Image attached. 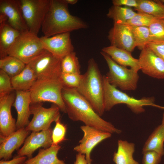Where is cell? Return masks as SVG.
I'll use <instances>...</instances> for the list:
<instances>
[{
    "label": "cell",
    "mask_w": 164,
    "mask_h": 164,
    "mask_svg": "<svg viewBox=\"0 0 164 164\" xmlns=\"http://www.w3.org/2000/svg\"><path fill=\"white\" fill-rule=\"evenodd\" d=\"M26 65L17 58L9 55L0 59V70L5 72L11 78L19 73Z\"/></svg>",
    "instance_id": "28"
},
{
    "label": "cell",
    "mask_w": 164,
    "mask_h": 164,
    "mask_svg": "<svg viewBox=\"0 0 164 164\" xmlns=\"http://www.w3.org/2000/svg\"><path fill=\"white\" fill-rule=\"evenodd\" d=\"M113 5L122 6L136 8L138 5V0H113Z\"/></svg>",
    "instance_id": "38"
},
{
    "label": "cell",
    "mask_w": 164,
    "mask_h": 164,
    "mask_svg": "<svg viewBox=\"0 0 164 164\" xmlns=\"http://www.w3.org/2000/svg\"><path fill=\"white\" fill-rule=\"evenodd\" d=\"M136 13L131 8L113 5L109 9L107 16L113 20L114 24H124Z\"/></svg>",
    "instance_id": "27"
},
{
    "label": "cell",
    "mask_w": 164,
    "mask_h": 164,
    "mask_svg": "<svg viewBox=\"0 0 164 164\" xmlns=\"http://www.w3.org/2000/svg\"><path fill=\"white\" fill-rule=\"evenodd\" d=\"M164 125L157 126L146 141L142 149V152L154 151L162 156L164 155Z\"/></svg>",
    "instance_id": "25"
},
{
    "label": "cell",
    "mask_w": 164,
    "mask_h": 164,
    "mask_svg": "<svg viewBox=\"0 0 164 164\" xmlns=\"http://www.w3.org/2000/svg\"><path fill=\"white\" fill-rule=\"evenodd\" d=\"M84 133L79 144L75 147L73 150L85 155L88 164H91L92 160L91 153L93 149L99 143L110 138L111 134L88 125L80 126Z\"/></svg>",
    "instance_id": "11"
},
{
    "label": "cell",
    "mask_w": 164,
    "mask_h": 164,
    "mask_svg": "<svg viewBox=\"0 0 164 164\" xmlns=\"http://www.w3.org/2000/svg\"><path fill=\"white\" fill-rule=\"evenodd\" d=\"M138 60L143 73L153 78L164 79V60L147 46L141 50Z\"/></svg>",
    "instance_id": "13"
},
{
    "label": "cell",
    "mask_w": 164,
    "mask_h": 164,
    "mask_svg": "<svg viewBox=\"0 0 164 164\" xmlns=\"http://www.w3.org/2000/svg\"><path fill=\"white\" fill-rule=\"evenodd\" d=\"M11 77L0 70V97L11 93L14 91Z\"/></svg>",
    "instance_id": "35"
},
{
    "label": "cell",
    "mask_w": 164,
    "mask_h": 164,
    "mask_svg": "<svg viewBox=\"0 0 164 164\" xmlns=\"http://www.w3.org/2000/svg\"><path fill=\"white\" fill-rule=\"evenodd\" d=\"M111 45L132 52L136 47L131 26L126 24H114L108 36Z\"/></svg>",
    "instance_id": "17"
},
{
    "label": "cell",
    "mask_w": 164,
    "mask_h": 164,
    "mask_svg": "<svg viewBox=\"0 0 164 164\" xmlns=\"http://www.w3.org/2000/svg\"><path fill=\"white\" fill-rule=\"evenodd\" d=\"M44 49L57 58L62 59L74 52V47L70 32L56 34L49 37H40Z\"/></svg>",
    "instance_id": "14"
},
{
    "label": "cell",
    "mask_w": 164,
    "mask_h": 164,
    "mask_svg": "<svg viewBox=\"0 0 164 164\" xmlns=\"http://www.w3.org/2000/svg\"><path fill=\"white\" fill-rule=\"evenodd\" d=\"M68 4L74 5L78 2L77 0H65Z\"/></svg>",
    "instance_id": "41"
},
{
    "label": "cell",
    "mask_w": 164,
    "mask_h": 164,
    "mask_svg": "<svg viewBox=\"0 0 164 164\" xmlns=\"http://www.w3.org/2000/svg\"><path fill=\"white\" fill-rule=\"evenodd\" d=\"M82 75L80 84L76 89L101 116L105 111L103 76L94 59L89 60L87 70Z\"/></svg>",
    "instance_id": "3"
},
{
    "label": "cell",
    "mask_w": 164,
    "mask_h": 164,
    "mask_svg": "<svg viewBox=\"0 0 164 164\" xmlns=\"http://www.w3.org/2000/svg\"><path fill=\"white\" fill-rule=\"evenodd\" d=\"M82 76L80 74L61 73L60 78L63 87L77 89L80 84Z\"/></svg>",
    "instance_id": "33"
},
{
    "label": "cell",
    "mask_w": 164,
    "mask_h": 164,
    "mask_svg": "<svg viewBox=\"0 0 164 164\" xmlns=\"http://www.w3.org/2000/svg\"><path fill=\"white\" fill-rule=\"evenodd\" d=\"M15 97L13 92L0 97V138L6 137L17 130L16 121L11 111Z\"/></svg>",
    "instance_id": "16"
},
{
    "label": "cell",
    "mask_w": 164,
    "mask_h": 164,
    "mask_svg": "<svg viewBox=\"0 0 164 164\" xmlns=\"http://www.w3.org/2000/svg\"><path fill=\"white\" fill-rule=\"evenodd\" d=\"M13 106L17 112V130L25 128L29 124L31 114L30 109L32 100L29 91H16Z\"/></svg>",
    "instance_id": "19"
},
{
    "label": "cell",
    "mask_w": 164,
    "mask_h": 164,
    "mask_svg": "<svg viewBox=\"0 0 164 164\" xmlns=\"http://www.w3.org/2000/svg\"><path fill=\"white\" fill-rule=\"evenodd\" d=\"M61 59L44 50L28 64L37 79L59 77L61 74Z\"/></svg>",
    "instance_id": "10"
},
{
    "label": "cell",
    "mask_w": 164,
    "mask_h": 164,
    "mask_svg": "<svg viewBox=\"0 0 164 164\" xmlns=\"http://www.w3.org/2000/svg\"><path fill=\"white\" fill-rule=\"evenodd\" d=\"M62 95L66 113L71 120L81 121L85 125L111 134L121 133V130L101 118L76 88L64 87Z\"/></svg>",
    "instance_id": "1"
},
{
    "label": "cell",
    "mask_w": 164,
    "mask_h": 164,
    "mask_svg": "<svg viewBox=\"0 0 164 164\" xmlns=\"http://www.w3.org/2000/svg\"><path fill=\"white\" fill-rule=\"evenodd\" d=\"M19 1L29 31L37 35L49 9L50 0H19Z\"/></svg>",
    "instance_id": "8"
},
{
    "label": "cell",
    "mask_w": 164,
    "mask_h": 164,
    "mask_svg": "<svg viewBox=\"0 0 164 164\" xmlns=\"http://www.w3.org/2000/svg\"><path fill=\"white\" fill-rule=\"evenodd\" d=\"M3 22L21 33L29 31L19 0H0V22Z\"/></svg>",
    "instance_id": "12"
},
{
    "label": "cell",
    "mask_w": 164,
    "mask_h": 164,
    "mask_svg": "<svg viewBox=\"0 0 164 164\" xmlns=\"http://www.w3.org/2000/svg\"><path fill=\"white\" fill-rule=\"evenodd\" d=\"M33 117L25 128L29 131L40 132L50 128L51 123L60 118V109L54 104L48 108L44 107L42 103L31 104L30 106Z\"/></svg>",
    "instance_id": "9"
},
{
    "label": "cell",
    "mask_w": 164,
    "mask_h": 164,
    "mask_svg": "<svg viewBox=\"0 0 164 164\" xmlns=\"http://www.w3.org/2000/svg\"><path fill=\"white\" fill-rule=\"evenodd\" d=\"M101 53L109 68V71L105 75L109 82L122 90H135L139 78L138 71L118 64L108 55L102 51Z\"/></svg>",
    "instance_id": "7"
},
{
    "label": "cell",
    "mask_w": 164,
    "mask_h": 164,
    "mask_svg": "<svg viewBox=\"0 0 164 164\" xmlns=\"http://www.w3.org/2000/svg\"><path fill=\"white\" fill-rule=\"evenodd\" d=\"M74 164H88L85 155L78 153L76 155V161Z\"/></svg>",
    "instance_id": "40"
},
{
    "label": "cell",
    "mask_w": 164,
    "mask_h": 164,
    "mask_svg": "<svg viewBox=\"0 0 164 164\" xmlns=\"http://www.w3.org/2000/svg\"><path fill=\"white\" fill-rule=\"evenodd\" d=\"M131 26L136 47L142 50L150 42L149 27L145 26Z\"/></svg>",
    "instance_id": "30"
},
{
    "label": "cell",
    "mask_w": 164,
    "mask_h": 164,
    "mask_svg": "<svg viewBox=\"0 0 164 164\" xmlns=\"http://www.w3.org/2000/svg\"><path fill=\"white\" fill-rule=\"evenodd\" d=\"M134 9L157 19H164V4L160 0H138V6Z\"/></svg>",
    "instance_id": "26"
},
{
    "label": "cell",
    "mask_w": 164,
    "mask_h": 164,
    "mask_svg": "<svg viewBox=\"0 0 164 164\" xmlns=\"http://www.w3.org/2000/svg\"><path fill=\"white\" fill-rule=\"evenodd\" d=\"M142 153V164H159L161 161L162 156L154 151H149Z\"/></svg>",
    "instance_id": "36"
},
{
    "label": "cell",
    "mask_w": 164,
    "mask_h": 164,
    "mask_svg": "<svg viewBox=\"0 0 164 164\" xmlns=\"http://www.w3.org/2000/svg\"><path fill=\"white\" fill-rule=\"evenodd\" d=\"M21 33L6 22H0V58L7 56L8 50Z\"/></svg>",
    "instance_id": "22"
},
{
    "label": "cell",
    "mask_w": 164,
    "mask_h": 164,
    "mask_svg": "<svg viewBox=\"0 0 164 164\" xmlns=\"http://www.w3.org/2000/svg\"><path fill=\"white\" fill-rule=\"evenodd\" d=\"M162 124L164 125V112L163 114Z\"/></svg>",
    "instance_id": "42"
},
{
    "label": "cell",
    "mask_w": 164,
    "mask_h": 164,
    "mask_svg": "<svg viewBox=\"0 0 164 164\" xmlns=\"http://www.w3.org/2000/svg\"><path fill=\"white\" fill-rule=\"evenodd\" d=\"M68 5L65 0H50L41 28L44 36L51 37L87 28L85 22L71 14Z\"/></svg>",
    "instance_id": "2"
},
{
    "label": "cell",
    "mask_w": 164,
    "mask_h": 164,
    "mask_svg": "<svg viewBox=\"0 0 164 164\" xmlns=\"http://www.w3.org/2000/svg\"><path fill=\"white\" fill-rule=\"evenodd\" d=\"M103 79L105 111H109L115 105L122 104H126L133 112L137 114L144 112L143 107L145 106H151L163 108V107L155 104L152 98L138 99L118 90L109 82L105 75L103 76Z\"/></svg>",
    "instance_id": "5"
},
{
    "label": "cell",
    "mask_w": 164,
    "mask_h": 164,
    "mask_svg": "<svg viewBox=\"0 0 164 164\" xmlns=\"http://www.w3.org/2000/svg\"><path fill=\"white\" fill-rule=\"evenodd\" d=\"M63 88L60 77L37 79L29 90L31 104L51 102L57 106L61 111L66 113L62 95Z\"/></svg>",
    "instance_id": "4"
},
{
    "label": "cell",
    "mask_w": 164,
    "mask_h": 164,
    "mask_svg": "<svg viewBox=\"0 0 164 164\" xmlns=\"http://www.w3.org/2000/svg\"><path fill=\"white\" fill-rule=\"evenodd\" d=\"M61 146L59 145L52 144L46 149H39L38 154L35 157L26 160L25 164H66L64 161L59 159L57 154Z\"/></svg>",
    "instance_id": "21"
},
{
    "label": "cell",
    "mask_w": 164,
    "mask_h": 164,
    "mask_svg": "<svg viewBox=\"0 0 164 164\" xmlns=\"http://www.w3.org/2000/svg\"><path fill=\"white\" fill-rule=\"evenodd\" d=\"M156 19L150 15L138 12L125 24L131 26L149 27Z\"/></svg>",
    "instance_id": "32"
},
{
    "label": "cell",
    "mask_w": 164,
    "mask_h": 164,
    "mask_svg": "<svg viewBox=\"0 0 164 164\" xmlns=\"http://www.w3.org/2000/svg\"><path fill=\"white\" fill-rule=\"evenodd\" d=\"M164 4V0H160Z\"/></svg>",
    "instance_id": "43"
},
{
    "label": "cell",
    "mask_w": 164,
    "mask_h": 164,
    "mask_svg": "<svg viewBox=\"0 0 164 164\" xmlns=\"http://www.w3.org/2000/svg\"><path fill=\"white\" fill-rule=\"evenodd\" d=\"M102 51L108 55L118 64L130 68L138 71L140 70L138 59L134 58L131 52L115 46H110L103 47Z\"/></svg>",
    "instance_id": "20"
},
{
    "label": "cell",
    "mask_w": 164,
    "mask_h": 164,
    "mask_svg": "<svg viewBox=\"0 0 164 164\" xmlns=\"http://www.w3.org/2000/svg\"><path fill=\"white\" fill-rule=\"evenodd\" d=\"M55 122L56 125L52 132V144L59 145L60 143L67 139L65 138L67 127L61 123L60 118Z\"/></svg>",
    "instance_id": "34"
},
{
    "label": "cell",
    "mask_w": 164,
    "mask_h": 164,
    "mask_svg": "<svg viewBox=\"0 0 164 164\" xmlns=\"http://www.w3.org/2000/svg\"><path fill=\"white\" fill-rule=\"evenodd\" d=\"M23 164H25V163H23Z\"/></svg>",
    "instance_id": "45"
},
{
    "label": "cell",
    "mask_w": 164,
    "mask_h": 164,
    "mask_svg": "<svg viewBox=\"0 0 164 164\" xmlns=\"http://www.w3.org/2000/svg\"><path fill=\"white\" fill-rule=\"evenodd\" d=\"M37 79L32 70L28 64L18 74L11 78L14 90L29 91Z\"/></svg>",
    "instance_id": "24"
},
{
    "label": "cell",
    "mask_w": 164,
    "mask_h": 164,
    "mask_svg": "<svg viewBox=\"0 0 164 164\" xmlns=\"http://www.w3.org/2000/svg\"><path fill=\"white\" fill-rule=\"evenodd\" d=\"M44 50L40 37L28 31L21 33L8 50L7 54L26 65Z\"/></svg>",
    "instance_id": "6"
},
{
    "label": "cell",
    "mask_w": 164,
    "mask_h": 164,
    "mask_svg": "<svg viewBox=\"0 0 164 164\" xmlns=\"http://www.w3.org/2000/svg\"><path fill=\"white\" fill-rule=\"evenodd\" d=\"M62 73L80 74V66L76 53L73 52L61 60Z\"/></svg>",
    "instance_id": "29"
},
{
    "label": "cell",
    "mask_w": 164,
    "mask_h": 164,
    "mask_svg": "<svg viewBox=\"0 0 164 164\" xmlns=\"http://www.w3.org/2000/svg\"><path fill=\"white\" fill-rule=\"evenodd\" d=\"M29 131L25 128L17 129L4 138H0V159L9 160L15 150H18L24 143Z\"/></svg>",
    "instance_id": "18"
},
{
    "label": "cell",
    "mask_w": 164,
    "mask_h": 164,
    "mask_svg": "<svg viewBox=\"0 0 164 164\" xmlns=\"http://www.w3.org/2000/svg\"><path fill=\"white\" fill-rule=\"evenodd\" d=\"M26 156H16L11 160H5L2 159L0 161V164H23L26 160Z\"/></svg>",
    "instance_id": "39"
},
{
    "label": "cell",
    "mask_w": 164,
    "mask_h": 164,
    "mask_svg": "<svg viewBox=\"0 0 164 164\" xmlns=\"http://www.w3.org/2000/svg\"><path fill=\"white\" fill-rule=\"evenodd\" d=\"M118 149L113 155V161L115 164H139L133 158L135 144L127 141L119 140Z\"/></svg>",
    "instance_id": "23"
},
{
    "label": "cell",
    "mask_w": 164,
    "mask_h": 164,
    "mask_svg": "<svg viewBox=\"0 0 164 164\" xmlns=\"http://www.w3.org/2000/svg\"><path fill=\"white\" fill-rule=\"evenodd\" d=\"M148 27L150 42L164 41V23L162 19H156Z\"/></svg>",
    "instance_id": "31"
},
{
    "label": "cell",
    "mask_w": 164,
    "mask_h": 164,
    "mask_svg": "<svg viewBox=\"0 0 164 164\" xmlns=\"http://www.w3.org/2000/svg\"><path fill=\"white\" fill-rule=\"evenodd\" d=\"M163 23H164V19H162Z\"/></svg>",
    "instance_id": "44"
},
{
    "label": "cell",
    "mask_w": 164,
    "mask_h": 164,
    "mask_svg": "<svg viewBox=\"0 0 164 164\" xmlns=\"http://www.w3.org/2000/svg\"><path fill=\"white\" fill-rule=\"evenodd\" d=\"M51 128L40 132H32L26 139L23 146L17 152L18 156H26L28 159L32 158V155L40 147L46 149L52 144Z\"/></svg>",
    "instance_id": "15"
},
{
    "label": "cell",
    "mask_w": 164,
    "mask_h": 164,
    "mask_svg": "<svg viewBox=\"0 0 164 164\" xmlns=\"http://www.w3.org/2000/svg\"><path fill=\"white\" fill-rule=\"evenodd\" d=\"M146 46L164 60V41L150 42Z\"/></svg>",
    "instance_id": "37"
}]
</instances>
